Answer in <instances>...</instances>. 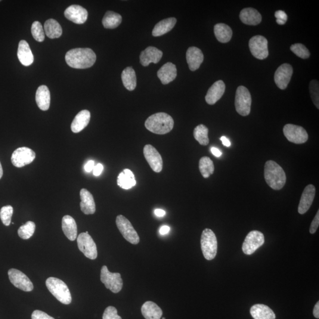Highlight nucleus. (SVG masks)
<instances>
[{"label":"nucleus","mask_w":319,"mask_h":319,"mask_svg":"<svg viewBox=\"0 0 319 319\" xmlns=\"http://www.w3.org/2000/svg\"><path fill=\"white\" fill-rule=\"evenodd\" d=\"M9 279L15 287L24 292H32L33 284L29 278L23 272L17 269L11 268L8 271Z\"/></svg>","instance_id":"4468645a"},{"label":"nucleus","mask_w":319,"mask_h":319,"mask_svg":"<svg viewBox=\"0 0 319 319\" xmlns=\"http://www.w3.org/2000/svg\"><path fill=\"white\" fill-rule=\"evenodd\" d=\"M251 52L255 58L263 60L268 56V40L262 36H255L250 40Z\"/></svg>","instance_id":"f8f14e48"},{"label":"nucleus","mask_w":319,"mask_h":319,"mask_svg":"<svg viewBox=\"0 0 319 319\" xmlns=\"http://www.w3.org/2000/svg\"><path fill=\"white\" fill-rule=\"evenodd\" d=\"M141 313L145 319H160L163 315L162 310L156 303L148 301L141 307Z\"/></svg>","instance_id":"c85d7f7f"},{"label":"nucleus","mask_w":319,"mask_h":319,"mask_svg":"<svg viewBox=\"0 0 319 319\" xmlns=\"http://www.w3.org/2000/svg\"><path fill=\"white\" fill-rule=\"evenodd\" d=\"M36 158V153L30 148L23 147L17 148L11 156V162L18 168L32 163Z\"/></svg>","instance_id":"ddd939ff"},{"label":"nucleus","mask_w":319,"mask_h":319,"mask_svg":"<svg viewBox=\"0 0 319 319\" xmlns=\"http://www.w3.org/2000/svg\"><path fill=\"white\" fill-rule=\"evenodd\" d=\"M310 92H311V95L312 97V100L314 102V104L316 105L318 109L319 108V82L318 80H313L310 83L309 85Z\"/></svg>","instance_id":"37998d69"},{"label":"nucleus","mask_w":319,"mask_h":319,"mask_svg":"<svg viewBox=\"0 0 319 319\" xmlns=\"http://www.w3.org/2000/svg\"><path fill=\"white\" fill-rule=\"evenodd\" d=\"M170 230V228L169 226L163 225L160 228L159 233L161 235H165L169 233Z\"/></svg>","instance_id":"3c124183"},{"label":"nucleus","mask_w":319,"mask_h":319,"mask_svg":"<svg viewBox=\"0 0 319 319\" xmlns=\"http://www.w3.org/2000/svg\"><path fill=\"white\" fill-rule=\"evenodd\" d=\"M319 210L317 212V214L316 215L315 218L313 220V221L311 224V228H310V232L311 234H314L317 231V230L319 228Z\"/></svg>","instance_id":"de8ad7c7"},{"label":"nucleus","mask_w":319,"mask_h":319,"mask_svg":"<svg viewBox=\"0 0 319 319\" xmlns=\"http://www.w3.org/2000/svg\"><path fill=\"white\" fill-rule=\"evenodd\" d=\"M122 78L124 86L128 91H133L137 86V77L135 70L131 67H126L123 71Z\"/></svg>","instance_id":"72a5a7b5"},{"label":"nucleus","mask_w":319,"mask_h":319,"mask_svg":"<svg viewBox=\"0 0 319 319\" xmlns=\"http://www.w3.org/2000/svg\"><path fill=\"white\" fill-rule=\"evenodd\" d=\"M154 214L156 215L157 217H163V216L166 215V212L163 209H156L154 210Z\"/></svg>","instance_id":"603ef678"},{"label":"nucleus","mask_w":319,"mask_h":319,"mask_svg":"<svg viewBox=\"0 0 319 319\" xmlns=\"http://www.w3.org/2000/svg\"><path fill=\"white\" fill-rule=\"evenodd\" d=\"M316 194V188L314 185H309L303 191L300 199L298 212L300 214H305L308 211L314 202Z\"/></svg>","instance_id":"a211bd4d"},{"label":"nucleus","mask_w":319,"mask_h":319,"mask_svg":"<svg viewBox=\"0 0 319 319\" xmlns=\"http://www.w3.org/2000/svg\"><path fill=\"white\" fill-rule=\"evenodd\" d=\"M46 285L56 299L64 305H69L72 302V296L67 285L63 280L55 277H49L46 281Z\"/></svg>","instance_id":"20e7f679"},{"label":"nucleus","mask_w":319,"mask_h":319,"mask_svg":"<svg viewBox=\"0 0 319 319\" xmlns=\"http://www.w3.org/2000/svg\"><path fill=\"white\" fill-rule=\"evenodd\" d=\"M221 140L225 146L228 147L231 146V144L230 140H229L227 137H226L225 136H222V137H221Z\"/></svg>","instance_id":"864d4df0"},{"label":"nucleus","mask_w":319,"mask_h":319,"mask_svg":"<svg viewBox=\"0 0 319 319\" xmlns=\"http://www.w3.org/2000/svg\"><path fill=\"white\" fill-rule=\"evenodd\" d=\"M122 22V17L119 14L115 13L114 11H107L105 13L103 19H102V24L106 29H115L120 25Z\"/></svg>","instance_id":"c9c22d12"},{"label":"nucleus","mask_w":319,"mask_h":319,"mask_svg":"<svg viewBox=\"0 0 319 319\" xmlns=\"http://www.w3.org/2000/svg\"><path fill=\"white\" fill-rule=\"evenodd\" d=\"M32 33L34 39L36 41L42 42L44 41L45 36L42 24L38 21H35L32 24Z\"/></svg>","instance_id":"a19ab883"},{"label":"nucleus","mask_w":319,"mask_h":319,"mask_svg":"<svg viewBox=\"0 0 319 319\" xmlns=\"http://www.w3.org/2000/svg\"><path fill=\"white\" fill-rule=\"evenodd\" d=\"M97 57L94 51L89 48L71 49L66 53L65 60L71 67L86 69L94 64Z\"/></svg>","instance_id":"f257e3e1"},{"label":"nucleus","mask_w":319,"mask_h":319,"mask_svg":"<svg viewBox=\"0 0 319 319\" xmlns=\"http://www.w3.org/2000/svg\"><path fill=\"white\" fill-rule=\"evenodd\" d=\"M2 175H3V170H2V167L1 166V162H0V179H1V178L2 177Z\"/></svg>","instance_id":"4d7b16f0"},{"label":"nucleus","mask_w":319,"mask_h":319,"mask_svg":"<svg viewBox=\"0 0 319 319\" xmlns=\"http://www.w3.org/2000/svg\"><path fill=\"white\" fill-rule=\"evenodd\" d=\"M177 20L174 17L166 18L160 21L154 27L152 35L154 37L161 36L168 33L175 27Z\"/></svg>","instance_id":"2f4dec72"},{"label":"nucleus","mask_w":319,"mask_h":319,"mask_svg":"<svg viewBox=\"0 0 319 319\" xmlns=\"http://www.w3.org/2000/svg\"><path fill=\"white\" fill-rule=\"evenodd\" d=\"M17 57L20 63L24 66H29L34 62V57L29 45L26 40H21L18 45Z\"/></svg>","instance_id":"b1692460"},{"label":"nucleus","mask_w":319,"mask_h":319,"mask_svg":"<svg viewBox=\"0 0 319 319\" xmlns=\"http://www.w3.org/2000/svg\"><path fill=\"white\" fill-rule=\"evenodd\" d=\"M275 17L277 18V23L280 25H284L287 21V15L284 11L278 10L275 12Z\"/></svg>","instance_id":"a18cd8bd"},{"label":"nucleus","mask_w":319,"mask_h":319,"mask_svg":"<svg viewBox=\"0 0 319 319\" xmlns=\"http://www.w3.org/2000/svg\"><path fill=\"white\" fill-rule=\"evenodd\" d=\"M314 317L317 318H319V302H318L317 304L315 305V308L314 309Z\"/></svg>","instance_id":"6e6d98bb"},{"label":"nucleus","mask_w":319,"mask_h":319,"mask_svg":"<svg viewBox=\"0 0 319 319\" xmlns=\"http://www.w3.org/2000/svg\"><path fill=\"white\" fill-rule=\"evenodd\" d=\"M201 249L204 258L212 260L215 258L218 250V241L216 235L210 229H205L201 236Z\"/></svg>","instance_id":"39448f33"},{"label":"nucleus","mask_w":319,"mask_h":319,"mask_svg":"<svg viewBox=\"0 0 319 319\" xmlns=\"http://www.w3.org/2000/svg\"><path fill=\"white\" fill-rule=\"evenodd\" d=\"M293 73V67L290 64H284L275 71L274 80L278 88L285 89L287 87Z\"/></svg>","instance_id":"dca6fc26"},{"label":"nucleus","mask_w":319,"mask_h":319,"mask_svg":"<svg viewBox=\"0 0 319 319\" xmlns=\"http://www.w3.org/2000/svg\"><path fill=\"white\" fill-rule=\"evenodd\" d=\"M252 96L247 88L240 86L237 89L235 95V109L242 116H249L252 107Z\"/></svg>","instance_id":"423d86ee"},{"label":"nucleus","mask_w":319,"mask_h":319,"mask_svg":"<svg viewBox=\"0 0 319 319\" xmlns=\"http://www.w3.org/2000/svg\"><path fill=\"white\" fill-rule=\"evenodd\" d=\"M104 170V166L101 163H98L97 165H96L93 169V175L95 176H99L101 175L102 171Z\"/></svg>","instance_id":"09e8293b"},{"label":"nucleus","mask_w":319,"mask_h":319,"mask_svg":"<svg viewBox=\"0 0 319 319\" xmlns=\"http://www.w3.org/2000/svg\"><path fill=\"white\" fill-rule=\"evenodd\" d=\"M145 127L154 134H165L172 131L174 127V120L166 113H156L148 118L145 121Z\"/></svg>","instance_id":"f03ea898"},{"label":"nucleus","mask_w":319,"mask_h":319,"mask_svg":"<svg viewBox=\"0 0 319 319\" xmlns=\"http://www.w3.org/2000/svg\"><path fill=\"white\" fill-rule=\"evenodd\" d=\"M13 213V208L10 205L3 206L0 210V218L5 226H9L11 224V217Z\"/></svg>","instance_id":"ea45409f"},{"label":"nucleus","mask_w":319,"mask_h":319,"mask_svg":"<svg viewBox=\"0 0 319 319\" xmlns=\"http://www.w3.org/2000/svg\"><path fill=\"white\" fill-rule=\"evenodd\" d=\"M203 54L199 48L191 47L187 52V60L189 67L191 71L199 69L203 61Z\"/></svg>","instance_id":"4be33fe9"},{"label":"nucleus","mask_w":319,"mask_h":319,"mask_svg":"<svg viewBox=\"0 0 319 319\" xmlns=\"http://www.w3.org/2000/svg\"><path fill=\"white\" fill-rule=\"evenodd\" d=\"M77 243L79 250L86 257L91 259H95L97 258V245L91 236H90L88 231L83 232L78 235Z\"/></svg>","instance_id":"1a4fd4ad"},{"label":"nucleus","mask_w":319,"mask_h":319,"mask_svg":"<svg viewBox=\"0 0 319 319\" xmlns=\"http://www.w3.org/2000/svg\"><path fill=\"white\" fill-rule=\"evenodd\" d=\"M264 235L258 231H251L245 239L243 251L245 255H252L264 244Z\"/></svg>","instance_id":"9d476101"},{"label":"nucleus","mask_w":319,"mask_h":319,"mask_svg":"<svg viewBox=\"0 0 319 319\" xmlns=\"http://www.w3.org/2000/svg\"><path fill=\"white\" fill-rule=\"evenodd\" d=\"M225 91V84L222 80L216 81L212 85L205 97L207 104L214 105L221 98Z\"/></svg>","instance_id":"aec40b11"},{"label":"nucleus","mask_w":319,"mask_h":319,"mask_svg":"<svg viewBox=\"0 0 319 319\" xmlns=\"http://www.w3.org/2000/svg\"><path fill=\"white\" fill-rule=\"evenodd\" d=\"M240 20L244 24L250 26L258 25L262 20L261 15L253 8H246L241 11Z\"/></svg>","instance_id":"393cba45"},{"label":"nucleus","mask_w":319,"mask_h":319,"mask_svg":"<svg viewBox=\"0 0 319 319\" xmlns=\"http://www.w3.org/2000/svg\"><path fill=\"white\" fill-rule=\"evenodd\" d=\"M250 314L255 319H275V315L267 306L261 304L254 305Z\"/></svg>","instance_id":"c756f323"},{"label":"nucleus","mask_w":319,"mask_h":319,"mask_svg":"<svg viewBox=\"0 0 319 319\" xmlns=\"http://www.w3.org/2000/svg\"><path fill=\"white\" fill-rule=\"evenodd\" d=\"M44 29L46 36L50 39L60 38L63 34V29L60 23L52 18L46 21Z\"/></svg>","instance_id":"f704fd0d"},{"label":"nucleus","mask_w":319,"mask_h":319,"mask_svg":"<svg viewBox=\"0 0 319 319\" xmlns=\"http://www.w3.org/2000/svg\"><path fill=\"white\" fill-rule=\"evenodd\" d=\"M264 178L269 187L275 191L281 190L286 183V175L283 169L272 160H268L265 163Z\"/></svg>","instance_id":"7ed1b4c3"},{"label":"nucleus","mask_w":319,"mask_h":319,"mask_svg":"<svg viewBox=\"0 0 319 319\" xmlns=\"http://www.w3.org/2000/svg\"><path fill=\"white\" fill-rule=\"evenodd\" d=\"M36 101L37 105L42 111L49 110L51 104V94L47 86H40L36 91Z\"/></svg>","instance_id":"a878e982"},{"label":"nucleus","mask_w":319,"mask_h":319,"mask_svg":"<svg viewBox=\"0 0 319 319\" xmlns=\"http://www.w3.org/2000/svg\"><path fill=\"white\" fill-rule=\"evenodd\" d=\"M36 230V225L32 221H28L25 224L21 226L18 230V236L23 240H28L33 236Z\"/></svg>","instance_id":"58836bf2"},{"label":"nucleus","mask_w":319,"mask_h":319,"mask_svg":"<svg viewBox=\"0 0 319 319\" xmlns=\"http://www.w3.org/2000/svg\"><path fill=\"white\" fill-rule=\"evenodd\" d=\"M91 119V114L88 110H82L77 114L71 125L72 132L78 133L88 125Z\"/></svg>","instance_id":"bb28decb"},{"label":"nucleus","mask_w":319,"mask_h":319,"mask_svg":"<svg viewBox=\"0 0 319 319\" xmlns=\"http://www.w3.org/2000/svg\"><path fill=\"white\" fill-rule=\"evenodd\" d=\"M208 132V128L205 126L203 125L197 126L193 131L194 137L200 145H208L209 142Z\"/></svg>","instance_id":"4c0bfd02"},{"label":"nucleus","mask_w":319,"mask_h":319,"mask_svg":"<svg viewBox=\"0 0 319 319\" xmlns=\"http://www.w3.org/2000/svg\"><path fill=\"white\" fill-rule=\"evenodd\" d=\"M201 175L204 178H208L214 173L215 167L211 159L208 157L201 158L199 164Z\"/></svg>","instance_id":"e433bc0d"},{"label":"nucleus","mask_w":319,"mask_h":319,"mask_svg":"<svg viewBox=\"0 0 319 319\" xmlns=\"http://www.w3.org/2000/svg\"><path fill=\"white\" fill-rule=\"evenodd\" d=\"M143 153L145 160L153 171L156 173L162 172L163 162L159 151L153 145L147 144L144 147Z\"/></svg>","instance_id":"2eb2a0df"},{"label":"nucleus","mask_w":319,"mask_h":319,"mask_svg":"<svg viewBox=\"0 0 319 319\" xmlns=\"http://www.w3.org/2000/svg\"><path fill=\"white\" fill-rule=\"evenodd\" d=\"M157 76L163 85L168 84L177 76V69L174 64L167 63L158 71Z\"/></svg>","instance_id":"5701e85b"},{"label":"nucleus","mask_w":319,"mask_h":319,"mask_svg":"<svg viewBox=\"0 0 319 319\" xmlns=\"http://www.w3.org/2000/svg\"><path fill=\"white\" fill-rule=\"evenodd\" d=\"M283 133L287 140L294 144H303L308 140V132L301 126L289 124L284 127Z\"/></svg>","instance_id":"9b49d317"},{"label":"nucleus","mask_w":319,"mask_h":319,"mask_svg":"<svg viewBox=\"0 0 319 319\" xmlns=\"http://www.w3.org/2000/svg\"><path fill=\"white\" fill-rule=\"evenodd\" d=\"M163 57V52L156 48L150 46L141 53L140 63L144 66H147L151 63H159Z\"/></svg>","instance_id":"6ab92c4d"},{"label":"nucleus","mask_w":319,"mask_h":319,"mask_svg":"<svg viewBox=\"0 0 319 319\" xmlns=\"http://www.w3.org/2000/svg\"><path fill=\"white\" fill-rule=\"evenodd\" d=\"M116 224L121 234L129 243L137 245L140 242V237H139L137 232L132 227L131 222L125 216L123 215L117 216Z\"/></svg>","instance_id":"6e6552de"},{"label":"nucleus","mask_w":319,"mask_h":319,"mask_svg":"<svg viewBox=\"0 0 319 319\" xmlns=\"http://www.w3.org/2000/svg\"><path fill=\"white\" fill-rule=\"evenodd\" d=\"M101 281L107 289L114 293H119L123 289L122 275L119 272H111L106 265H104L101 268Z\"/></svg>","instance_id":"0eeeda50"},{"label":"nucleus","mask_w":319,"mask_h":319,"mask_svg":"<svg viewBox=\"0 0 319 319\" xmlns=\"http://www.w3.org/2000/svg\"><path fill=\"white\" fill-rule=\"evenodd\" d=\"M80 197L81 199L80 206L82 212L86 215L94 214L96 211V206L92 194L86 189H82L80 191Z\"/></svg>","instance_id":"412c9836"},{"label":"nucleus","mask_w":319,"mask_h":319,"mask_svg":"<svg viewBox=\"0 0 319 319\" xmlns=\"http://www.w3.org/2000/svg\"><path fill=\"white\" fill-rule=\"evenodd\" d=\"M290 49L297 57L304 59V60L308 59L310 57V55H311L306 46L300 44V43H296V44L291 46Z\"/></svg>","instance_id":"79ce46f5"},{"label":"nucleus","mask_w":319,"mask_h":319,"mask_svg":"<svg viewBox=\"0 0 319 319\" xmlns=\"http://www.w3.org/2000/svg\"><path fill=\"white\" fill-rule=\"evenodd\" d=\"M214 33L216 38L221 43L229 42L232 38V31L231 27L224 23L216 24Z\"/></svg>","instance_id":"473e14b6"},{"label":"nucleus","mask_w":319,"mask_h":319,"mask_svg":"<svg viewBox=\"0 0 319 319\" xmlns=\"http://www.w3.org/2000/svg\"><path fill=\"white\" fill-rule=\"evenodd\" d=\"M211 152L215 157H219L222 156L221 151L215 147L211 148Z\"/></svg>","instance_id":"5fc2aeb1"},{"label":"nucleus","mask_w":319,"mask_h":319,"mask_svg":"<svg viewBox=\"0 0 319 319\" xmlns=\"http://www.w3.org/2000/svg\"><path fill=\"white\" fill-rule=\"evenodd\" d=\"M62 226L64 233L68 239L71 241H75L77 235V225L75 219L69 215L64 216Z\"/></svg>","instance_id":"cd10ccee"},{"label":"nucleus","mask_w":319,"mask_h":319,"mask_svg":"<svg viewBox=\"0 0 319 319\" xmlns=\"http://www.w3.org/2000/svg\"><path fill=\"white\" fill-rule=\"evenodd\" d=\"M32 319H55L54 318L50 317L45 312L42 311H35L32 315Z\"/></svg>","instance_id":"49530a36"},{"label":"nucleus","mask_w":319,"mask_h":319,"mask_svg":"<svg viewBox=\"0 0 319 319\" xmlns=\"http://www.w3.org/2000/svg\"><path fill=\"white\" fill-rule=\"evenodd\" d=\"M64 14L68 20L78 24L85 23L88 16L87 10L78 5L69 6L64 11Z\"/></svg>","instance_id":"f3484780"},{"label":"nucleus","mask_w":319,"mask_h":319,"mask_svg":"<svg viewBox=\"0 0 319 319\" xmlns=\"http://www.w3.org/2000/svg\"><path fill=\"white\" fill-rule=\"evenodd\" d=\"M102 319H122L119 315L116 308L109 306L105 310Z\"/></svg>","instance_id":"c03bdc74"},{"label":"nucleus","mask_w":319,"mask_h":319,"mask_svg":"<svg viewBox=\"0 0 319 319\" xmlns=\"http://www.w3.org/2000/svg\"><path fill=\"white\" fill-rule=\"evenodd\" d=\"M137 184L135 176L131 170L126 169L121 172L117 179V185L124 190H128L135 187Z\"/></svg>","instance_id":"7c9ffc66"},{"label":"nucleus","mask_w":319,"mask_h":319,"mask_svg":"<svg viewBox=\"0 0 319 319\" xmlns=\"http://www.w3.org/2000/svg\"><path fill=\"white\" fill-rule=\"evenodd\" d=\"M95 166V162L94 160H89L84 166L85 170L86 172H91L94 169Z\"/></svg>","instance_id":"8fccbe9b"},{"label":"nucleus","mask_w":319,"mask_h":319,"mask_svg":"<svg viewBox=\"0 0 319 319\" xmlns=\"http://www.w3.org/2000/svg\"><path fill=\"white\" fill-rule=\"evenodd\" d=\"M162 319H166L163 318Z\"/></svg>","instance_id":"13d9d810"}]
</instances>
